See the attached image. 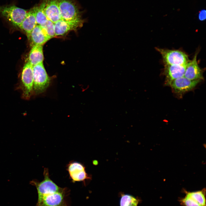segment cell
<instances>
[{"instance_id": "277c9868", "label": "cell", "mask_w": 206, "mask_h": 206, "mask_svg": "<svg viewBox=\"0 0 206 206\" xmlns=\"http://www.w3.org/2000/svg\"><path fill=\"white\" fill-rule=\"evenodd\" d=\"M27 12L14 5H0V14L14 25L18 27L26 17Z\"/></svg>"}, {"instance_id": "3957f363", "label": "cell", "mask_w": 206, "mask_h": 206, "mask_svg": "<svg viewBox=\"0 0 206 206\" xmlns=\"http://www.w3.org/2000/svg\"><path fill=\"white\" fill-rule=\"evenodd\" d=\"M156 49L161 55L164 64L185 65L189 61L187 55L182 51L157 47Z\"/></svg>"}, {"instance_id": "7c38bea8", "label": "cell", "mask_w": 206, "mask_h": 206, "mask_svg": "<svg viewBox=\"0 0 206 206\" xmlns=\"http://www.w3.org/2000/svg\"><path fill=\"white\" fill-rule=\"evenodd\" d=\"M37 7H34L27 12L26 16L19 27L26 33L30 38L31 31L37 25L36 13Z\"/></svg>"}, {"instance_id": "4fadbf2b", "label": "cell", "mask_w": 206, "mask_h": 206, "mask_svg": "<svg viewBox=\"0 0 206 206\" xmlns=\"http://www.w3.org/2000/svg\"><path fill=\"white\" fill-rule=\"evenodd\" d=\"M44 12L47 19L54 23L62 19L57 0H47Z\"/></svg>"}, {"instance_id": "52a82bcc", "label": "cell", "mask_w": 206, "mask_h": 206, "mask_svg": "<svg viewBox=\"0 0 206 206\" xmlns=\"http://www.w3.org/2000/svg\"><path fill=\"white\" fill-rule=\"evenodd\" d=\"M201 81L191 80L183 76L172 81L168 86L171 87L175 94L181 97L184 94L193 89Z\"/></svg>"}, {"instance_id": "ffe728a7", "label": "cell", "mask_w": 206, "mask_h": 206, "mask_svg": "<svg viewBox=\"0 0 206 206\" xmlns=\"http://www.w3.org/2000/svg\"><path fill=\"white\" fill-rule=\"evenodd\" d=\"M185 193V196L179 201L181 205L183 206H201L195 199Z\"/></svg>"}, {"instance_id": "44dd1931", "label": "cell", "mask_w": 206, "mask_h": 206, "mask_svg": "<svg viewBox=\"0 0 206 206\" xmlns=\"http://www.w3.org/2000/svg\"><path fill=\"white\" fill-rule=\"evenodd\" d=\"M198 18L199 20L203 21L206 19V11L203 9L199 11L198 14Z\"/></svg>"}, {"instance_id": "9c48e42d", "label": "cell", "mask_w": 206, "mask_h": 206, "mask_svg": "<svg viewBox=\"0 0 206 206\" xmlns=\"http://www.w3.org/2000/svg\"><path fill=\"white\" fill-rule=\"evenodd\" d=\"M198 53L197 51L192 60H189L186 66L184 76L191 80L201 81L204 79L203 70L199 67L197 61Z\"/></svg>"}, {"instance_id": "d6986e66", "label": "cell", "mask_w": 206, "mask_h": 206, "mask_svg": "<svg viewBox=\"0 0 206 206\" xmlns=\"http://www.w3.org/2000/svg\"><path fill=\"white\" fill-rule=\"evenodd\" d=\"M138 200L133 196L128 195H123L121 198L120 206H137Z\"/></svg>"}, {"instance_id": "ac0fdd59", "label": "cell", "mask_w": 206, "mask_h": 206, "mask_svg": "<svg viewBox=\"0 0 206 206\" xmlns=\"http://www.w3.org/2000/svg\"><path fill=\"white\" fill-rule=\"evenodd\" d=\"M39 25L50 39L55 36L54 23L51 21L47 19Z\"/></svg>"}, {"instance_id": "30bf717a", "label": "cell", "mask_w": 206, "mask_h": 206, "mask_svg": "<svg viewBox=\"0 0 206 206\" xmlns=\"http://www.w3.org/2000/svg\"><path fill=\"white\" fill-rule=\"evenodd\" d=\"M67 170L73 182L84 181L90 178L85 171V167L80 163L76 162L69 163Z\"/></svg>"}, {"instance_id": "5bb4252c", "label": "cell", "mask_w": 206, "mask_h": 206, "mask_svg": "<svg viewBox=\"0 0 206 206\" xmlns=\"http://www.w3.org/2000/svg\"><path fill=\"white\" fill-rule=\"evenodd\" d=\"M30 38L33 45H42L50 39L41 27L37 25L31 31Z\"/></svg>"}, {"instance_id": "6da1fadb", "label": "cell", "mask_w": 206, "mask_h": 206, "mask_svg": "<svg viewBox=\"0 0 206 206\" xmlns=\"http://www.w3.org/2000/svg\"><path fill=\"white\" fill-rule=\"evenodd\" d=\"M67 191L66 188L61 187L38 195L35 206H68L65 199Z\"/></svg>"}, {"instance_id": "8992f818", "label": "cell", "mask_w": 206, "mask_h": 206, "mask_svg": "<svg viewBox=\"0 0 206 206\" xmlns=\"http://www.w3.org/2000/svg\"><path fill=\"white\" fill-rule=\"evenodd\" d=\"M62 19L66 20L80 17L78 6L74 0H57Z\"/></svg>"}, {"instance_id": "5b68a950", "label": "cell", "mask_w": 206, "mask_h": 206, "mask_svg": "<svg viewBox=\"0 0 206 206\" xmlns=\"http://www.w3.org/2000/svg\"><path fill=\"white\" fill-rule=\"evenodd\" d=\"M21 81L23 88L22 97L28 99L33 92V66L29 62L24 66L21 75Z\"/></svg>"}, {"instance_id": "e0dca14e", "label": "cell", "mask_w": 206, "mask_h": 206, "mask_svg": "<svg viewBox=\"0 0 206 206\" xmlns=\"http://www.w3.org/2000/svg\"><path fill=\"white\" fill-rule=\"evenodd\" d=\"M47 1V0H43L40 5L39 7H37L36 13V20L37 25H40L47 19L44 12V9Z\"/></svg>"}, {"instance_id": "8fae6325", "label": "cell", "mask_w": 206, "mask_h": 206, "mask_svg": "<svg viewBox=\"0 0 206 206\" xmlns=\"http://www.w3.org/2000/svg\"><path fill=\"white\" fill-rule=\"evenodd\" d=\"M186 65L164 64L163 73L165 78V84L169 86L172 81L184 76Z\"/></svg>"}, {"instance_id": "ba28073f", "label": "cell", "mask_w": 206, "mask_h": 206, "mask_svg": "<svg viewBox=\"0 0 206 206\" xmlns=\"http://www.w3.org/2000/svg\"><path fill=\"white\" fill-rule=\"evenodd\" d=\"M83 23L80 17L70 20L61 19L54 23L55 36L63 35L70 31L76 30Z\"/></svg>"}, {"instance_id": "2e32d148", "label": "cell", "mask_w": 206, "mask_h": 206, "mask_svg": "<svg viewBox=\"0 0 206 206\" xmlns=\"http://www.w3.org/2000/svg\"><path fill=\"white\" fill-rule=\"evenodd\" d=\"M184 191V192L195 199L201 206H206L205 188L201 190L193 192L187 191L185 190Z\"/></svg>"}, {"instance_id": "7a4b0ae2", "label": "cell", "mask_w": 206, "mask_h": 206, "mask_svg": "<svg viewBox=\"0 0 206 206\" xmlns=\"http://www.w3.org/2000/svg\"><path fill=\"white\" fill-rule=\"evenodd\" d=\"M33 92L39 94L44 92L49 85L50 79L45 69L43 63L33 66Z\"/></svg>"}, {"instance_id": "9a60e30c", "label": "cell", "mask_w": 206, "mask_h": 206, "mask_svg": "<svg viewBox=\"0 0 206 206\" xmlns=\"http://www.w3.org/2000/svg\"><path fill=\"white\" fill-rule=\"evenodd\" d=\"M43 55L42 45H33L30 52L29 62L33 66L43 62Z\"/></svg>"}]
</instances>
